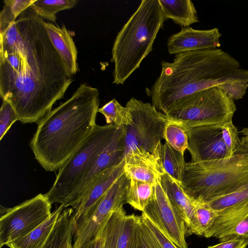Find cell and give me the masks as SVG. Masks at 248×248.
<instances>
[{
    "label": "cell",
    "instance_id": "6da1fadb",
    "mask_svg": "<svg viewBox=\"0 0 248 248\" xmlns=\"http://www.w3.org/2000/svg\"><path fill=\"white\" fill-rule=\"evenodd\" d=\"M30 8L0 35V94L22 124L38 123L73 81Z\"/></svg>",
    "mask_w": 248,
    "mask_h": 248
},
{
    "label": "cell",
    "instance_id": "7a4b0ae2",
    "mask_svg": "<svg viewBox=\"0 0 248 248\" xmlns=\"http://www.w3.org/2000/svg\"><path fill=\"white\" fill-rule=\"evenodd\" d=\"M161 65L159 76L146 92L152 104L164 114L180 100L198 92L248 80V70L219 48L178 53L173 62L162 61Z\"/></svg>",
    "mask_w": 248,
    "mask_h": 248
},
{
    "label": "cell",
    "instance_id": "3957f363",
    "mask_svg": "<svg viewBox=\"0 0 248 248\" xmlns=\"http://www.w3.org/2000/svg\"><path fill=\"white\" fill-rule=\"evenodd\" d=\"M99 103L98 90L84 82L37 123L30 147L46 171L59 170L91 134Z\"/></svg>",
    "mask_w": 248,
    "mask_h": 248
},
{
    "label": "cell",
    "instance_id": "277c9868",
    "mask_svg": "<svg viewBox=\"0 0 248 248\" xmlns=\"http://www.w3.org/2000/svg\"><path fill=\"white\" fill-rule=\"evenodd\" d=\"M166 20L159 0H142L118 32L113 45V83L124 84L152 51Z\"/></svg>",
    "mask_w": 248,
    "mask_h": 248
},
{
    "label": "cell",
    "instance_id": "5b68a950",
    "mask_svg": "<svg viewBox=\"0 0 248 248\" xmlns=\"http://www.w3.org/2000/svg\"><path fill=\"white\" fill-rule=\"evenodd\" d=\"M181 186L192 201L207 203L248 188V151L227 158L186 163Z\"/></svg>",
    "mask_w": 248,
    "mask_h": 248
},
{
    "label": "cell",
    "instance_id": "8992f818",
    "mask_svg": "<svg viewBox=\"0 0 248 248\" xmlns=\"http://www.w3.org/2000/svg\"><path fill=\"white\" fill-rule=\"evenodd\" d=\"M120 126L113 124L95 126L79 148L59 170L56 179L45 194L51 204L70 206L76 192L94 161L112 140Z\"/></svg>",
    "mask_w": 248,
    "mask_h": 248
},
{
    "label": "cell",
    "instance_id": "52a82bcc",
    "mask_svg": "<svg viewBox=\"0 0 248 248\" xmlns=\"http://www.w3.org/2000/svg\"><path fill=\"white\" fill-rule=\"evenodd\" d=\"M236 108L232 99L217 87L201 91L177 102L165 114L168 121L186 130L232 120Z\"/></svg>",
    "mask_w": 248,
    "mask_h": 248
},
{
    "label": "cell",
    "instance_id": "ba28073f",
    "mask_svg": "<svg viewBox=\"0 0 248 248\" xmlns=\"http://www.w3.org/2000/svg\"><path fill=\"white\" fill-rule=\"evenodd\" d=\"M125 107L132 119L125 127L124 156L131 150L139 148L154 153L162 144L163 133L168 122L166 115L152 104L132 97Z\"/></svg>",
    "mask_w": 248,
    "mask_h": 248
},
{
    "label": "cell",
    "instance_id": "9c48e42d",
    "mask_svg": "<svg viewBox=\"0 0 248 248\" xmlns=\"http://www.w3.org/2000/svg\"><path fill=\"white\" fill-rule=\"evenodd\" d=\"M52 204L45 194H39L12 207L0 208V248L23 237L51 215Z\"/></svg>",
    "mask_w": 248,
    "mask_h": 248
},
{
    "label": "cell",
    "instance_id": "30bf717a",
    "mask_svg": "<svg viewBox=\"0 0 248 248\" xmlns=\"http://www.w3.org/2000/svg\"><path fill=\"white\" fill-rule=\"evenodd\" d=\"M129 181L124 173L95 208L82 220L75 223L73 248H81L99 234L110 216L125 202Z\"/></svg>",
    "mask_w": 248,
    "mask_h": 248
},
{
    "label": "cell",
    "instance_id": "8fae6325",
    "mask_svg": "<svg viewBox=\"0 0 248 248\" xmlns=\"http://www.w3.org/2000/svg\"><path fill=\"white\" fill-rule=\"evenodd\" d=\"M142 214L146 216L178 248H187L185 222L163 189L159 178L154 186L153 196Z\"/></svg>",
    "mask_w": 248,
    "mask_h": 248
},
{
    "label": "cell",
    "instance_id": "7c38bea8",
    "mask_svg": "<svg viewBox=\"0 0 248 248\" xmlns=\"http://www.w3.org/2000/svg\"><path fill=\"white\" fill-rule=\"evenodd\" d=\"M222 125H209L186 130L191 162L217 160L229 157L223 141Z\"/></svg>",
    "mask_w": 248,
    "mask_h": 248
},
{
    "label": "cell",
    "instance_id": "4fadbf2b",
    "mask_svg": "<svg viewBox=\"0 0 248 248\" xmlns=\"http://www.w3.org/2000/svg\"><path fill=\"white\" fill-rule=\"evenodd\" d=\"M218 212L206 238L215 237L220 242L242 239L248 244V202Z\"/></svg>",
    "mask_w": 248,
    "mask_h": 248
},
{
    "label": "cell",
    "instance_id": "5bb4252c",
    "mask_svg": "<svg viewBox=\"0 0 248 248\" xmlns=\"http://www.w3.org/2000/svg\"><path fill=\"white\" fill-rule=\"evenodd\" d=\"M162 145L154 153L135 148L124 157V173L130 179L154 185L165 171L161 160Z\"/></svg>",
    "mask_w": 248,
    "mask_h": 248
},
{
    "label": "cell",
    "instance_id": "9a60e30c",
    "mask_svg": "<svg viewBox=\"0 0 248 248\" xmlns=\"http://www.w3.org/2000/svg\"><path fill=\"white\" fill-rule=\"evenodd\" d=\"M124 160L101 173L72 207L75 223L80 221L98 204L113 184L124 173Z\"/></svg>",
    "mask_w": 248,
    "mask_h": 248
},
{
    "label": "cell",
    "instance_id": "2e32d148",
    "mask_svg": "<svg viewBox=\"0 0 248 248\" xmlns=\"http://www.w3.org/2000/svg\"><path fill=\"white\" fill-rule=\"evenodd\" d=\"M221 33L217 28L198 30L191 27L182 28L167 40L168 51L170 54L199 50L218 48L221 44Z\"/></svg>",
    "mask_w": 248,
    "mask_h": 248
},
{
    "label": "cell",
    "instance_id": "e0dca14e",
    "mask_svg": "<svg viewBox=\"0 0 248 248\" xmlns=\"http://www.w3.org/2000/svg\"><path fill=\"white\" fill-rule=\"evenodd\" d=\"M125 127L120 126L112 140L99 155L88 174L76 192L70 206L79 201L92 182L103 171L119 164L123 160L124 151Z\"/></svg>",
    "mask_w": 248,
    "mask_h": 248
},
{
    "label": "cell",
    "instance_id": "ac0fdd59",
    "mask_svg": "<svg viewBox=\"0 0 248 248\" xmlns=\"http://www.w3.org/2000/svg\"><path fill=\"white\" fill-rule=\"evenodd\" d=\"M159 181L169 200L183 218L187 233L202 235L195 205L183 189L181 184L166 172L160 176Z\"/></svg>",
    "mask_w": 248,
    "mask_h": 248
},
{
    "label": "cell",
    "instance_id": "d6986e66",
    "mask_svg": "<svg viewBox=\"0 0 248 248\" xmlns=\"http://www.w3.org/2000/svg\"><path fill=\"white\" fill-rule=\"evenodd\" d=\"M44 26L68 73L72 76L76 74L79 70L78 52L70 31L64 25L60 27L45 21Z\"/></svg>",
    "mask_w": 248,
    "mask_h": 248
},
{
    "label": "cell",
    "instance_id": "ffe728a7",
    "mask_svg": "<svg viewBox=\"0 0 248 248\" xmlns=\"http://www.w3.org/2000/svg\"><path fill=\"white\" fill-rule=\"evenodd\" d=\"M64 208L60 205L42 224L6 246L9 248H43Z\"/></svg>",
    "mask_w": 248,
    "mask_h": 248
},
{
    "label": "cell",
    "instance_id": "44dd1931",
    "mask_svg": "<svg viewBox=\"0 0 248 248\" xmlns=\"http://www.w3.org/2000/svg\"><path fill=\"white\" fill-rule=\"evenodd\" d=\"M165 19H170L183 27L199 22L197 12L190 0H159Z\"/></svg>",
    "mask_w": 248,
    "mask_h": 248
},
{
    "label": "cell",
    "instance_id": "7402d4cb",
    "mask_svg": "<svg viewBox=\"0 0 248 248\" xmlns=\"http://www.w3.org/2000/svg\"><path fill=\"white\" fill-rule=\"evenodd\" d=\"M75 228L73 208L63 209L43 248H66L72 240Z\"/></svg>",
    "mask_w": 248,
    "mask_h": 248
},
{
    "label": "cell",
    "instance_id": "603a6c76",
    "mask_svg": "<svg viewBox=\"0 0 248 248\" xmlns=\"http://www.w3.org/2000/svg\"><path fill=\"white\" fill-rule=\"evenodd\" d=\"M154 185L130 179L125 202L142 212L153 196Z\"/></svg>",
    "mask_w": 248,
    "mask_h": 248
},
{
    "label": "cell",
    "instance_id": "cb8c5ba5",
    "mask_svg": "<svg viewBox=\"0 0 248 248\" xmlns=\"http://www.w3.org/2000/svg\"><path fill=\"white\" fill-rule=\"evenodd\" d=\"M161 160L165 172L181 184L186 164L184 155L165 142L162 146Z\"/></svg>",
    "mask_w": 248,
    "mask_h": 248
},
{
    "label": "cell",
    "instance_id": "d4e9b609",
    "mask_svg": "<svg viewBox=\"0 0 248 248\" xmlns=\"http://www.w3.org/2000/svg\"><path fill=\"white\" fill-rule=\"evenodd\" d=\"M126 215L123 204L110 216L102 230L100 248H117L118 238Z\"/></svg>",
    "mask_w": 248,
    "mask_h": 248
},
{
    "label": "cell",
    "instance_id": "484cf974",
    "mask_svg": "<svg viewBox=\"0 0 248 248\" xmlns=\"http://www.w3.org/2000/svg\"><path fill=\"white\" fill-rule=\"evenodd\" d=\"M78 2L76 0H36L30 8L43 19L55 22L57 13L75 7Z\"/></svg>",
    "mask_w": 248,
    "mask_h": 248
},
{
    "label": "cell",
    "instance_id": "4316f807",
    "mask_svg": "<svg viewBox=\"0 0 248 248\" xmlns=\"http://www.w3.org/2000/svg\"><path fill=\"white\" fill-rule=\"evenodd\" d=\"M36 0H5L0 13V35H2L18 17Z\"/></svg>",
    "mask_w": 248,
    "mask_h": 248
},
{
    "label": "cell",
    "instance_id": "83f0119b",
    "mask_svg": "<svg viewBox=\"0 0 248 248\" xmlns=\"http://www.w3.org/2000/svg\"><path fill=\"white\" fill-rule=\"evenodd\" d=\"M98 112L104 116L108 124L126 126L132 122L128 108L122 106L115 98L99 108Z\"/></svg>",
    "mask_w": 248,
    "mask_h": 248
},
{
    "label": "cell",
    "instance_id": "f1b7e54d",
    "mask_svg": "<svg viewBox=\"0 0 248 248\" xmlns=\"http://www.w3.org/2000/svg\"><path fill=\"white\" fill-rule=\"evenodd\" d=\"M140 216L134 214L125 217L119 235L117 248H139Z\"/></svg>",
    "mask_w": 248,
    "mask_h": 248
},
{
    "label": "cell",
    "instance_id": "f546056e",
    "mask_svg": "<svg viewBox=\"0 0 248 248\" xmlns=\"http://www.w3.org/2000/svg\"><path fill=\"white\" fill-rule=\"evenodd\" d=\"M163 138L171 147L184 155L188 148V137L186 130L182 126L168 121L164 130Z\"/></svg>",
    "mask_w": 248,
    "mask_h": 248
},
{
    "label": "cell",
    "instance_id": "4dcf8cb0",
    "mask_svg": "<svg viewBox=\"0 0 248 248\" xmlns=\"http://www.w3.org/2000/svg\"><path fill=\"white\" fill-rule=\"evenodd\" d=\"M248 202V188L234 192L207 202L212 209L220 211Z\"/></svg>",
    "mask_w": 248,
    "mask_h": 248
},
{
    "label": "cell",
    "instance_id": "1f68e13d",
    "mask_svg": "<svg viewBox=\"0 0 248 248\" xmlns=\"http://www.w3.org/2000/svg\"><path fill=\"white\" fill-rule=\"evenodd\" d=\"M193 202L196 208L197 219L204 236L213 226L218 212L211 208L206 203Z\"/></svg>",
    "mask_w": 248,
    "mask_h": 248
},
{
    "label": "cell",
    "instance_id": "d6a6232c",
    "mask_svg": "<svg viewBox=\"0 0 248 248\" xmlns=\"http://www.w3.org/2000/svg\"><path fill=\"white\" fill-rule=\"evenodd\" d=\"M221 129L223 140L229 157L233 156L241 149V142L238 137L237 129L233 124L232 120L222 124Z\"/></svg>",
    "mask_w": 248,
    "mask_h": 248
},
{
    "label": "cell",
    "instance_id": "836d02e7",
    "mask_svg": "<svg viewBox=\"0 0 248 248\" xmlns=\"http://www.w3.org/2000/svg\"><path fill=\"white\" fill-rule=\"evenodd\" d=\"M17 121L18 117L13 107L8 102L3 100L0 109V140Z\"/></svg>",
    "mask_w": 248,
    "mask_h": 248
},
{
    "label": "cell",
    "instance_id": "e575fe53",
    "mask_svg": "<svg viewBox=\"0 0 248 248\" xmlns=\"http://www.w3.org/2000/svg\"><path fill=\"white\" fill-rule=\"evenodd\" d=\"M139 248H162L140 216L139 223Z\"/></svg>",
    "mask_w": 248,
    "mask_h": 248
},
{
    "label": "cell",
    "instance_id": "d590c367",
    "mask_svg": "<svg viewBox=\"0 0 248 248\" xmlns=\"http://www.w3.org/2000/svg\"><path fill=\"white\" fill-rule=\"evenodd\" d=\"M248 88V80H239L227 83L217 88L222 90L233 100L241 99Z\"/></svg>",
    "mask_w": 248,
    "mask_h": 248
},
{
    "label": "cell",
    "instance_id": "8d00e7d4",
    "mask_svg": "<svg viewBox=\"0 0 248 248\" xmlns=\"http://www.w3.org/2000/svg\"><path fill=\"white\" fill-rule=\"evenodd\" d=\"M140 217L144 223L151 231L162 248H178L177 246L146 216L142 214Z\"/></svg>",
    "mask_w": 248,
    "mask_h": 248
},
{
    "label": "cell",
    "instance_id": "74e56055",
    "mask_svg": "<svg viewBox=\"0 0 248 248\" xmlns=\"http://www.w3.org/2000/svg\"><path fill=\"white\" fill-rule=\"evenodd\" d=\"M248 243L242 239H234L220 242V243L208 247L207 248H246Z\"/></svg>",
    "mask_w": 248,
    "mask_h": 248
},
{
    "label": "cell",
    "instance_id": "f35d334b",
    "mask_svg": "<svg viewBox=\"0 0 248 248\" xmlns=\"http://www.w3.org/2000/svg\"><path fill=\"white\" fill-rule=\"evenodd\" d=\"M102 230L94 239L88 242L81 248H100L102 240Z\"/></svg>",
    "mask_w": 248,
    "mask_h": 248
},
{
    "label": "cell",
    "instance_id": "ab89813d",
    "mask_svg": "<svg viewBox=\"0 0 248 248\" xmlns=\"http://www.w3.org/2000/svg\"><path fill=\"white\" fill-rule=\"evenodd\" d=\"M241 132L243 137L241 140L240 151H248V127L243 128Z\"/></svg>",
    "mask_w": 248,
    "mask_h": 248
},
{
    "label": "cell",
    "instance_id": "60d3db41",
    "mask_svg": "<svg viewBox=\"0 0 248 248\" xmlns=\"http://www.w3.org/2000/svg\"><path fill=\"white\" fill-rule=\"evenodd\" d=\"M66 248H73V246H72V241H71L69 243Z\"/></svg>",
    "mask_w": 248,
    "mask_h": 248
}]
</instances>
